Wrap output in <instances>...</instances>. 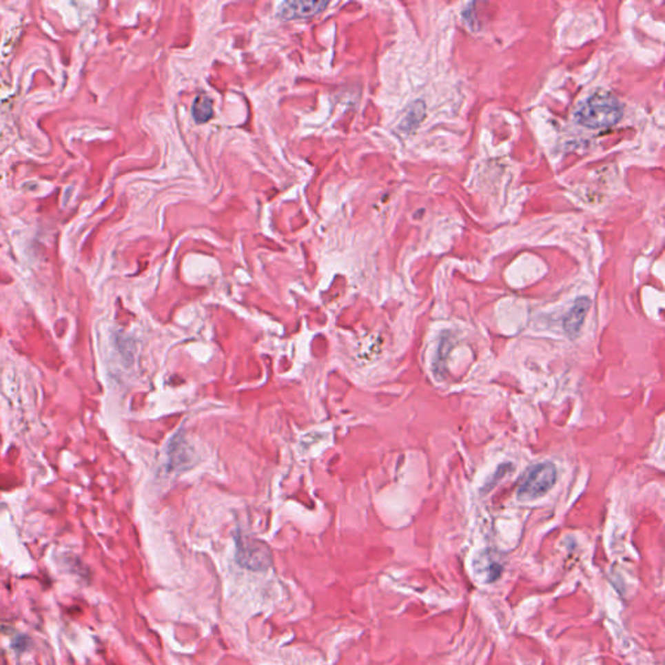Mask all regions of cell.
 Returning a JSON list of instances; mask_svg holds the SVG:
<instances>
[{"mask_svg":"<svg viewBox=\"0 0 665 665\" xmlns=\"http://www.w3.org/2000/svg\"><path fill=\"white\" fill-rule=\"evenodd\" d=\"M622 117L619 101L609 92H595L575 110V120L590 129H603L617 124Z\"/></svg>","mask_w":665,"mask_h":665,"instance_id":"1","label":"cell"},{"mask_svg":"<svg viewBox=\"0 0 665 665\" xmlns=\"http://www.w3.org/2000/svg\"><path fill=\"white\" fill-rule=\"evenodd\" d=\"M557 480V471L553 462H541L530 467L520 480L518 498L522 502L535 500L546 495Z\"/></svg>","mask_w":665,"mask_h":665,"instance_id":"2","label":"cell"},{"mask_svg":"<svg viewBox=\"0 0 665 665\" xmlns=\"http://www.w3.org/2000/svg\"><path fill=\"white\" fill-rule=\"evenodd\" d=\"M591 300L587 296H580L575 300L569 312L565 315L563 321L564 331L571 339L578 337L581 327L584 325L585 317L590 309Z\"/></svg>","mask_w":665,"mask_h":665,"instance_id":"4","label":"cell"},{"mask_svg":"<svg viewBox=\"0 0 665 665\" xmlns=\"http://www.w3.org/2000/svg\"><path fill=\"white\" fill-rule=\"evenodd\" d=\"M511 468H512L511 464H502V465L496 469L495 474L493 475V478L487 482L485 490H490L493 486L496 485V484L508 473V471H509Z\"/></svg>","mask_w":665,"mask_h":665,"instance_id":"8","label":"cell"},{"mask_svg":"<svg viewBox=\"0 0 665 665\" xmlns=\"http://www.w3.org/2000/svg\"><path fill=\"white\" fill-rule=\"evenodd\" d=\"M214 116V105L209 96L205 94L199 95L192 104V117L196 123L203 124L212 119Z\"/></svg>","mask_w":665,"mask_h":665,"instance_id":"7","label":"cell"},{"mask_svg":"<svg viewBox=\"0 0 665 665\" xmlns=\"http://www.w3.org/2000/svg\"><path fill=\"white\" fill-rule=\"evenodd\" d=\"M427 116V107L422 101H416L408 108L403 121L400 123V129L405 133H412L418 127V125L424 121Z\"/></svg>","mask_w":665,"mask_h":665,"instance_id":"6","label":"cell"},{"mask_svg":"<svg viewBox=\"0 0 665 665\" xmlns=\"http://www.w3.org/2000/svg\"><path fill=\"white\" fill-rule=\"evenodd\" d=\"M236 559L243 568L263 572L267 571L273 563V555L267 543L246 535H238Z\"/></svg>","mask_w":665,"mask_h":665,"instance_id":"3","label":"cell"},{"mask_svg":"<svg viewBox=\"0 0 665 665\" xmlns=\"http://www.w3.org/2000/svg\"><path fill=\"white\" fill-rule=\"evenodd\" d=\"M327 7V1H286L280 7L278 14L285 20L305 19L324 11Z\"/></svg>","mask_w":665,"mask_h":665,"instance_id":"5","label":"cell"}]
</instances>
